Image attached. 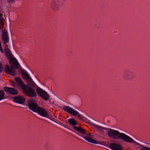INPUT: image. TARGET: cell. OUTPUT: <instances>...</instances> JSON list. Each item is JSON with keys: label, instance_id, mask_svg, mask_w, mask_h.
<instances>
[{"label": "cell", "instance_id": "cell-1", "mask_svg": "<svg viewBox=\"0 0 150 150\" xmlns=\"http://www.w3.org/2000/svg\"><path fill=\"white\" fill-rule=\"evenodd\" d=\"M16 82L21 88L24 94L30 97H33L37 96V94L35 90L29 86L25 85L23 80L19 77H16L15 78Z\"/></svg>", "mask_w": 150, "mask_h": 150}, {"label": "cell", "instance_id": "cell-2", "mask_svg": "<svg viewBox=\"0 0 150 150\" xmlns=\"http://www.w3.org/2000/svg\"><path fill=\"white\" fill-rule=\"evenodd\" d=\"M28 106L29 109L32 111L37 113L44 117H47L48 114L44 108H40L33 99H31L28 102Z\"/></svg>", "mask_w": 150, "mask_h": 150}, {"label": "cell", "instance_id": "cell-3", "mask_svg": "<svg viewBox=\"0 0 150 150\" xmlns=\"http://www.w3.org/2000/svg\"><path fill=\"white\" fill-rule=\"evenodd\" d=\"M4 51L6 57L9 60L11 66L14 69H18L19 68L20 65L17 59L13 56L12 52L8 48H5Z\"/></svg>", "mask_w": 150, "mask_h": 150}, {"label": "cell", "instance_id": "cell-4", "mask_svg": "<svg viewBox=\"0 0 150 150\" xmlns=\"http://www.w3.org/2000/svg\"><path fill=\"white\" fill-rule=\"evenodd\" d=\"M21 75L23 79H24L25 81L29 84L30 85L33 87L36 86V84L33 81V79H32V78L31 77V76L29 74L27 73V71H26L23 69H21Z\"/></svg>", "mask_w": 150, "mask_h": 150}, {"label": "cell", "instance_id": "cell-5", "mask_svg": "<svg viewBox=\"0 0 150 150\" xmlns=\"http://www.w3.org/2000/svg\"><path fill=\"white\" fill-rule=\"evenodd\" d=\"M36 92L39 96L45 100H48L49 99V96L48 92L44 90V89H41L40 87H37L36 88Z\"/></svg>", "mask_w": 150, "mask_h": 150}, {"label": "cell", "instance_id": "cell-6", "mask_svg": "<svg viewBox=\"0 0 150 150\" xmlns=\"http://www.w3.org/2000/svg\"><path fill=\"white\" fill-rule=\"evenodd\" d=\"M120 133L119 131L114 129H110L108 132V136L112 138L118 139L120 138Z\"/></svg>", "mask_w": 150, "mask_h": 150}, {"label": "cell", "instance_id": "cell-7", "mask_svg": "<svg viewBox=\"0 0 150 150\" xmlns=\"http://www.w3.org/2000/svg\"><path fill=\"white\" fill-rule=\"evenodd\" d=\"M63 109L66 112H68L72 115L76 116L79 114V113L77 112V111L74 109L72 108H71L69 106H64L63 107Z\"/></svg>", "mask_w": 150, "mask_h": 150}, {"label": "cell", "instance_id": "cell-8", "mask_svg": "<svg viewBox=\"0 0 150 150\" xmlns=\"http://www.w3.org/2000/svg\"><path fill=\"white\" fill-rule=\"evenodd\" d=\"M4 71L6 73L8 74L9 75L12 76H15L16 75V72L15 70L13 68H12V67H10L9 66L6 65L4 68Z\"/></svg>", "mask_w": 150, "mask_h": 150}, {"label": "cell", "instance_id": "cell-9", "mask_svg": "<svg viewBox=\"0 0 150 150\" xmlns=\"http://www.w3.org/2000/svg\"><path fill=\"white\" fill-rule=\"evenodd\" d=\"M2 40L4 44H6L8 43L9 41V35L8 34V31H6V30H4L3 31L2 34Z\"/></svg>", "mask_w": 150, "mask_h": 150}, {"label": "cell", "instance_id": "cell-10", "mask_svg": "<svg viewBox=\"0 0 150 150\" xmlns=\"http://www.w3.org/2000/svg\"><path fill=\"white\" fill-rule=\"evenodd\" d=\"M4 90L5 92H8V93H9L10 94L13 95H15L17 94L18 93V91L12 88H10V87H4Z\"/></svg>", "mask_w": 150, "mask_h": 150}, {"label": "cell", "instance_id": "cell-11", "mask_svg": "<svg viewBox=\"0 0 150 150\" xmlns=\"http://www.w3.org/2000/svg\"><path fill=\"white\" fill-rule=\"evenodd\" d=\"M120 138H121L123 141L127 142L132 143L133 141V139L131 138L130 137H129L128 135L123 133H120Z\"/></svg>", "mask_w": 150, "mask_h": 150}, {"label": "cell", "instance_id": "cell-12", "mask_svg": "<svg viewBox=\"0 0 150 150\" xmlns=\"http://www.w3.org/2000/svg\"><path fill=\"white\" fill-rule=\"evenodd\" d=\"M14 102L19 104H23L25 102V99L23 96H15L13 99Z\"/></svg>", "mask_w": 150, "mask_h": 150}, {"label": "cell", "instance_id": "cell-13", "mask_svg": "<svg viewBox=\"0 0 150 150\" xmlns=\"http://www.w3.org/2000/svg\"><path fill=\"white\" fill-rule=\"evenodd\" d=\"M110 148L112 150H123V148L119 144H110Z\"/></svg>", "mask_w": 150, "mask_h": 150}, {"label": "cell", "instance_id": "cell-14", "mask_svg": "<svg viewBox=\"0 0 150 150\" xmlns=\"http://www.w3.org/2000/svg\"><path fill=\"white\" fill-rule=\"evenodd\" d=\"M84 139L86 141H88L90 143H92V144H98L96 140H95L91 138L90 137H84Z\"/></svg>", "mask_w": 150, "mask_h": 150}, {"label": "cell", "instance_id": "cell-15", "mask_svg": "<svg viewBox=\"0 0 150 150\" xmlns=\"http://www.w3.org/2000/svg\"><path fill=\"white\" fill-rule=\"evenodd\" d=\"M74 128L76 130L79 132V133H81L83 134H85V132L83 129L80 127H78V126H75Z\"/></svg>", "mask_w": 150, "mask_h": 150}, {"label": "cell", "instance_id": "cell-16", "mask_svg": "<svg viewBox=\"0 0 150 150\" xmlns=\"http://www.w3.org/2000/svg\"><path fill=\"white\" fill-rule=\"evenodd\" d=\"M68 122L70 124L73 126H75L77 124V121L73 118H70L68 120Z\"/></svg>", "mask_w": 150, "mask_h": 150}, {"label": "cell", "instance_id": "cell-17", "mask_svg": "<svg viewBox=\"0 0 150 150\" xmlns=\"http://www.w3.org/2000/svg\"><path fill=\"white\" fill-rule=\"evenodd\" d=\"M4 96V92L3 90H0V100H1L3 99Z\"/></svg>", "mask_w": 150, "mask_h": 150}, {"label": "cell", "instance_id": "cell-18", "mask_svg": "<svg viewBox=\"0 0 150 150\" xmlns=\"http://www.w3.org/2000/svg\"><path fill=\"white\" fill-rule=\"evenodd\" d=\"M3 65H2V64L0 63V72L1 73L2 71H3Z\"/></svg>", "mask_w": 150, "mask_h": 150}, {"label": "cell", "instance_id": "cell-19", "mask_svg": "<svg viewBox=\"0 0 150 150\" xmlns=\"http://www.w3.org/2000/svg\"><path fill=\"white\" fill-rule=\"evenodd\" d=\"M142 149L143 150H144V149H150V148H146V147H144Z\"/></svg>", "mask_w": 150, "mask_h": 150}, {"label": "cell", "instance_id": "cell-20", "mask_svg": "<svg viewBox=\"0 0 150 150\" xmlns=\"http://www.w3.org/2000/svg\"><path fill=\"white\" fill-rule=\"evenodd\" d=\"M9 1L11 2H13L15 1V0H8Z\"/></svg>", "mask_w": 150, "mask_h": 150}]
</instances>
